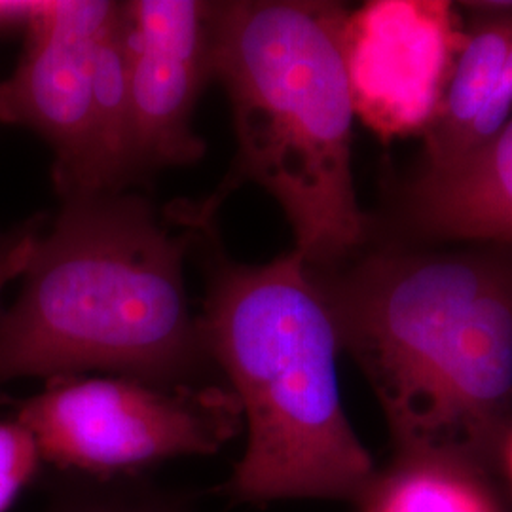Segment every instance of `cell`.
<instances>
[{"label":"cell","instance_id":"1","mask_svg":"<svg viewBox=\"0 0 512 512\" xmlns=\"http://www.w3.org/2000/svg\"><path fill=\"white\" fill-rule=\"evenodd\" d=\"M310 274L397 456L494 478L512 435V245L359 249Z\"/></svg>","mask_w":512,"mask_h":512},{"label":"cell","instance_id":"2","mask_svg":"<svg viewBox=\"0 0 512 512\" xmlns=\"http://www.w3.org/2000/svg\"><path fill=\"white\" fill-rule=\"evenodd\" d=\"M190 239L139 198L63 196L18 298L0 313V387L92 370L200 385L213 361L184 289Z\"/></svg>","mask_w":512,"mask_h":512},{"label":"cell","instance_id":"3","mask_svg":"<svg viewBox=\"0 0 512 512\" xmlns=\"http://www.w3.org/2000/svg\"><path fill=\"white\" fill-rule=\"evenodd\" d=\"M348 14L321 0L213 4L211 76L234 112V184L274 196L311 272L342 264L370 234L351 169Z\"/></svg>","mask_w":512,"mask_h":512},{"label":"cell","instance_id":"4","mask_svg":"<svg viewBox=\"0 0 512 512\" xmlns=\"http://www.w3.org/2000/svg\"><path fill=\"white\" fill-rule=\"evenodd\" d=\"M198 319L247 425L230 495L357 503L378 471L344 412L338 336L302 258L251 266L215 256Z\"/></svg>","mask_w":512,"mask_h":512},{"label":"cell","instance_id":"5","mask_svg":"<svg viewBox=\"0 0 512 512\" xmlns=\"http://www.w3.org/2000/svg\"><path fill=\"white\" fill-rule=\"evenodd\" d=\"M44 463L112 476L165 459L209 456L241 431L230 387L156 385L137 378L67 376L16 403Z\"/></svg>","mask_w":512,"mask_h":512},{"label":"cell","instance_id":"6","mask_svg":"<svg viewBox=\"0 0 512 512\" xmlns=\"http://www.w3.org/2000/svg\"><path fill=\"white\" fill-rule=\"evenodd\" d=\"M465 19L446 0H374L349 12L355 116L384 141L423 135L456 67Z\"/></svg>","mask_w":512,"mask_h":512},{"label":"cell","instance_id":"7","mask_svg":"<svg viewBox=\"0 0 512 512\" xmlns=\"http://www.w3.org/2000/svg\"><path fill=\"white\" fill-rule=\"evenodd\" d=\"M120 2H31L18 67L0 82V122L35 131L55 154L61 196L82 194L92 145L93 61Z\"/></svg>","mask_w":512,"mask_h":512},{"label":"cell","instance_id":"8","mask_svg":"<svg viewBox=\"0 0 512 512\" xmlns=\"http://www.w3.org/2000/svg\"><path fill=\"white\" fill-rule=\"evenodd\" d=\"M126 12L139 165L194 164L205 152L192 116L213 78V2L137 0Z\"/></svg>","mask_w":512,"mask_h":512},{"label":"cell","instance_id":"9","mask_svg":"<svg viewBox=\"0 0 512 512\" xmlns=\"http://www.w3.org/2000/svg\"><path fill=\"white\" fill-rule=\"evenodd\" d=\"M465 35L431 126L425 169L444 171L492 143L512 118V2L463 4Z\"/></svg>","mask_w":512,"mask_h":512},{"label":"cell","instance_id":"10","mask_svg":"<svg viewBox=\"0 0 512 512\" xmlns=\"http://www.w3.org/2000/svg\"><path fill=\"white\" fill-rule=\"evenodd\" d=\"M423 234L512 245V118L490 145L444 171H423L408 192Z\"/></svg>","mask_w":512,"mask_h":512},{"label":"cell","instance_id":"11","mask_svg":"<svg viewBox=\"0 0 512 512\" xmlns=\"http://www.w3.org/2000/svg\"><path fill=\"white\" fill-rule=\"evenodd\" d=\"M90 126V165L82 194H116L141 171L131 99L126 4H120L95 50Z\"/></svg>","mask_w":512,"mask_h":512},{"label":"cell","instance_id":"12","mask_svg":"<svg viewBox=\"0 0 512 512\" xmlns=\"http://www.w3.org/2000/svg\"><path fill=\"white\" fill-rule=\"evenodd\" d=\"M357 505L361 512H503L492 478L448 461L399 456Z\"/></svg>","mask_w":512,"mask_h":512},{"label":"cell","instance_id":"13","mask_svg":"<svg viewBox=\"0 0 512 512\" xmlns=\"http://www.w3.org/2000/svg\"><path fill=\"white\" fill-rule=\"evenodd\" d=\"M44 512H190L171 495L126 484H97L57 494Z\"/></svg>","mask_w":512,"mask_h":512},{"label":"cell","instance_id":"14","mask_svg":"<svg viewBox=\"0 0 512 512\" xmlns=\"http://www.w3.org/2000/svg\"><path fill=\"white\" fill-rule=\"evenodd\" d=\"M44 461L33 435L14 420L0 421V512H8L37 478Z\"/></svg>","mask_w":512,"mask_h":512},{"label":"cell","instance_id":"15","mask_svg":"<svg viewBox=\"0 0 512 512\" xmlns=\"http://www.w3.org/2000/svg\"><path fill=\"white\" fill-rule=\"evenodd\" d=\"M38 230L25 226L0 239V298L4 289L25 272L37 245Z\"/></svg>","mask_w":512,"mask_h":512},{"label":"cell","instance_id":"16","mask_svg":"<svg viewBox=\"0 0 512 512\" xmlns=\"http://www.w3.org/2000/svg\"><path fill=\"white\" fill-rule=\"evenodd\" d=\"M31 2H0V27L8 23H21L27 12H29Z\"/></svg>","mask_w":512,"mask_h":512},{"label":"cell","instance_id":"17","mask_svg":"<svg viewBox=\"0 0 512 512\" xmlns=\"http://www.w3.org/2000/svg\"><path fill=\"white\" fill-rule=\"evenodd\" d=\"M503 467H507L509 469V475L512 478V435L511 439H509V444H507V450H505V461H503Z\"/></svg>","mask_w":512,"mask_h":512}]
</instances>
